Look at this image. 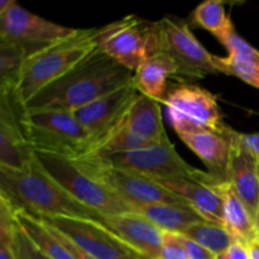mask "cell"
Listing matches in <instances>:
<instances>
[{"instance_id":"6da1fadb","label":"cell","mask_w":259,"mask_h":259,"mask_svg":"<svg viewBox=\"0 0 259 259\" xmlns=\"http://www.w3.org/2000/svg\"><path fill=\"white\" fill-rule=\"evenodd\" d=\"M134 73L96 48L67 73L25 103L24 110L60 109L75 113L133 80Z\"/></svg>"},{"instance_id":"7a4b0ae2","label":"cell","mask_w":259,"mask_h":259,"mask_svg":"<svg viewBox=\"0 0 259 259\" xmlns=\"http://www.w3.org/2000/svg\"><path fill=\"white\" fill-rule=\"evenodd\" d=\"M0 195L13 206L39 217H78L103 223L99 212L83 205L50 176L34 156L25 169L0 167Z\"/></svg>"},{"instance_id":"3957f363","label":"cell","mask_w":259,"mask_h":259,"mask_svg":"<svg viewBox=\"0 0 259 259\" xmlns=\"http://www.w3.org/2000/svg\"><path fill=\"white\" fill-rule=\"evenodd\" d=\"M98 28L77 29L75 34L47 46L27 58L17 88L10 95L23 108L42 89L72 70L98 48Z\"/></svg>"},{"instance_id":"277c9868","label":"cell","mask_w":259,"mask_h":259,"mask_svg":"<svg viewBox=\"0 0 259 259\" xmlns=\"http://www.w3.org/2000/svg\"><path fill=\"white\" fill-rule=\"evenodd\" d=\"M23 133L34 153L75 159L83 156L90 137L75 114L60 109L24 110L19 114Z\"/></svg>"},{"instance_id":"5b68a950","label":"cell","mask_w":259,"mask_h":259,"mask_svg":"<svg viewBox=\"0 0 259 259\" xmlns=\"http://www.w3.org/2000/svg\"><path fill=\"white\" fill-rule=\"evenodd\" d=\"M72 161L96 181L108 187L131 207L132 211L134 206L149 204H168L192 209L184 199L143 175L110 166L98 157H78Z\"/></svg>"},{"instance_id":"8992f818","label":"cell","mask_w":259,"mask_h":259,"mask_svg":"<svg viewBox=\"0 0 259 259\" xmlns=\"http://www.w3.org/2000/svg\"><path fill=\"white\" fill-rule=\"evenodd\" d=\"M96 43L99 50L134 73L147 58L159 52L157 22L128 15L98 28Z\"/></svg>"},{"instance_id":"52a82bcc","label":"cell","mask_w":259,"mask_h":259,"mask_svg":"<svg viewBox=\"0 0 259 259\" xmlns=\"http://www.w3.org/2000/svg\"><path fill=\"white\" fill-rule=\"evenodd\" d=\"M177 136L185 132L211 131L225 133L230 128L218 104L217 95L194 82L174 85L162 101Z\"/></svg>"},{"instance_id":"ba28073f","label":"cell","mask_w":259,"mask_h":259,"mask_svg":"<svg viewBox=\"0 0 259 259\" xmlns=\"http://www.w3.org/2000/svg\"><path fill=\"white\" fill-rule=\"evenodd\" d=\"M159 51L174 58L179 67L180 82L200 80L207 75L222 73L218 56L211 55L192 33L184 19L163 17L157 20Z\"/></svg>"},{"instance_id":"9c48e42d","label":"cell","mask_w":259,"mask_h":259,"mask_svg":"<svg viewBox=\"0 0 259 259\" xmlns=\"http://www.w3.org/2000/svg\"><path fill=\"white\" fill-rule=\"evenodd\" d=\"M35 156L52 179L75 199L99 212L101 217L132 211L125 202L81 169L72 159L46 153H35Z\"/></svg>"},{"instance_id":"30bf717a","label":"cell","mask_w":259,"mask_h":259,"mask_svg":"<svg viewBox=\"0 0 259 259\" xmlns=\"http://www.w3.org/2000/svg\"><path fill=\"white\" fill-rule=\"evenodd\" d=\"M108 164L118 168L128 169L152 180L187 177L195 179L202 174L196 167L187 163L179 153L168 137H164L158 143L142 147L124 153L113 156L98 157Z\"/></svg>"},{"instance_id":"8fae6325","label":"cell","mask_w":259,"mask_h":259,"mask_svg":"<svg viewBox=\"0 0 259 259\" xmlns=\"http://www.w3.org/2000/svg\"><path fill=\"white\" fill-rule=\"evenodd\" d=\"M37 219L57 229L95 259H143L98 220L78 217H39Z\"/></svg>"},{"instance_id":"7c38bea8","label":"cell","mask_w":259,"mask_h":259,"mask_svg":"<svg viewBox=\"0 0 259 259\" xmlns=\"http://www.w3.org/2000/svg\"><path fill=\"white\" fill-rule=\"evenodd\" d=\"M76 30L38 17L17 2L9 9L0 13V43L22 46L29 56L75 34Z\"/></svg>"},{"instance_id":"4fadbf2b","label":"cell","mask_w":259,"mask_h":259,"mask_svg":"<svg viewBox=\"0 0 259 259\" xmlns=\"http://www.w3.org/2000/svg\"><path fill=\"white\" fill-rule=\"evenodd\" d=\"M138 95V89L132 80L73 113L90 137L89 149L119 125Z\"/></svg>"},{"instance_id":"5bb4252c","label":"cell","mask_w":259,"mask_h":259,"mask_svg":"<svg viewBox=\"0 0 259 259\" xmlns=\"http://www.w3.org/2000/svg\"><path fill=\"white\" fill-rule=\"evenodd\" d=\"M153 181L184 199L205 220L224 225L222 192L224 182L218 181L209 172H202L195 179L174 177Z\"/></svg>"},{"instance_id":"9a60e30c","label":"cell","mask_w":259,"mask_h":259,"mask_svg":"<svg viewBox=\"0 0 259 259\" xmlns=\"http://www.w3.org/2000/svg\"><path fill=\"white\" fill-rule=\"evenodd\" d=\"M20 110L10 94L0 93V167L25 169L35 156L23 133Z\"/></svg>"},{"instance_id":"2e32d148","label":"cell","mask_w":259,"mask_h":259,"mask_svg":"<svg viewBox=\"0 0 259 259\" xmlns=\"http://www.w3.org/2000/svg\"><path fill=\"white\" fill-rule=\"evenodd\" d=\"M103 223L143 259H158L163 230L134 211L103 217Z\"/></svg>"},{"instance_id":"e0dca14e","label":"cell","mask_w":259,"mask_h":259,"mask_svg":"<svg viewBox=\"0 0 259 259\" xmlns=\"http://www.w3.org/2000/svg\"><path fill=\"white\" fill-rule=\"evenodd\" d=\"M235 132L234 129L230 132L232 149L228 167V182L255 220L259 207V159L240 146Z\"/></svg>"},{"instance_id":"ac0fdd59","label":"cell","mask_w":259,"mask_h":259,"mask_svg":"<svg viewBox=\"0 0 259 259\" xmlns=\"http://www.w3.org/2000/svg\"><path fill=\"white\" fill-rule=\"evenodd\" d=\"M230 132L217 133L211 131H194L179 134L181 141L204 162L207 172L222 182H228V167H229Z\"/></svg>"},{"instance_id":"d6986e66","label":"cell","mask_w":259,"mask_h":259,"mask_svg":"<svg viewBox=\"0 0 259 259\" xmlns=\"http://www.w3.org/2000/svg\"><path fill=\"white\" fill-rule=\"evenodd\" d=\"M159 104L139 93L124 118L126 131L146 146L158 143L167 137Z\"/></svg>"},{"instance_id":"ffe728a7","label":"cell","mask_w":259,"mask_h":259,"mask_svg":"<svg viewBox=\"0 0 259 259\" xmlns=\"http://www.w3.org/2000/svg\"><path fill=\"white\" fill-rule=\"evenodd\" d=\"M179 67L171 56L167 53H154L147 58L134 72L133 81L141 94L162 103L167 94V81L176 77Z\"/></svg>"},{"instance_id":"44dd1931","label":"cell","mask_w":259,"mask_h":259,"mask_svg":"<svg viewBox=\"0 0 259 259\" xmlns=\"http://www.w3.org/2000/svg\"><path fill=\"white\" fill-rule=\"evenodd\" d=\"M227 57H218L222 73L234 75L248 85L259 89V51L243 39L237 32L225 42Z\"/></svg>"},{"instance_id":"7402d4cb","label":"cell","mask_w":259,"mask_h":259,"mask_svg":"<svg viewBox=\"0 0 259 259\" xmlns=\"http://www.w3.org/2000/svg\"><path fill=\"white\" fill-rule=\"evenodd\" d=\"M223 192V224L239 242L248 244L259 237L254 218L244 202L234 192L229 182H224Z\"/></svg>"},{"instance_id":"603a6c76","label":"cell","mask_w":259,"mask_h":259,"mask_svg":"<svg viewBox=\"0 0 259 259\" xmlns=\"http://www.w3.org/2000/svg\"><path fill=\"white\" fill-rule=\"evenodd\" d=\"M133 211L147 218L163 232L179 233V234H182L191 225L205 220L201 215L192 209L168 204L139 205L133 207Z\"/></svg>"},{"instance_id":"cb8c5ba5","label":"cell","mask_w":259,"mask_h":259,"mask_svg":"<svg viewBox=\"0 0 259 259\" xmlns=\"http://www.w3.org/2000/svg\"><path fill=\"white\" fill-rule=\"evenodd\" d=\"M15 209V207H14ZM15 219L33 244L51 259H73L50 228L28 212L15 209Z\"/></svg>"},{"instance_id":"d4e9b609","label":"cell","mask_w":259,"mask_h":259,"mask_svg":"<svg viewBox=\"0 0 259 259\" xmlns=\"http://www.w3.org/2000/svg\"><path fill=\"white\" fill-rule=\"evenodd\" d=\"M192 23L214 34L223 46L235 32L227 3L222 0H206L197 5L192 13Z\"/></svg>"},{"instance_id":"484cf974","label":"cell","mask_w":259,"mask_h":259,"mask_svg":"<svg viewBox=\"0 0 259 259\" xmlns=\"http://www.w3.org/2000/svg\"><path fill=\"white\" fill-rule=\"evenodd\" d=\"M181 235L194 240L215 255L227 253L230 245L237 240L224 225L207 220L191 225Z\"/></svg>"},{"instance_id":"4316f807","label":"cell","mask_w":259,"mask_h":259,"mask_svg":"<svg viewBox=\"0 0 259 259\" xmlns=\"http://www.w3.org/2000/svg\"><path fill=\"white\" fill-rule=\"evenodd\" d=\"M28 57L29 53L22 46L0 43V93L14 91Z\"/></svg>"},{"instance_id":"83f0119b","label":"cell","mask_w":259,"mask_h":259,"mask_svg":"<svg viewBox=\"0 0 259 259\" xmlns=\"http://www.w3.org/2000/svg\"><path fill=\"white\" fill-rule=\"evenodd\" d=\"M12 245L17 259H51L33 244L32 240L19 227L18 222L13 233Z\"/></svg>"},{"instance_id":"f1b7e54d","label":"cell","mask_w":259,"mask_h":259,"mask_svg":"<svg viewBox=\"0 0 259 259\" xmlns=\"http://www.w3.org/2000/svg\"><path fill=\"white\" fill-rule=\"evenodd\" d=\"M158 259H189L184 235L179 233L163 232Z\"/></svg>"},{"instance_id":"f546056e","label":"cell","mask_w":259,"mask_h":259,"mask_svg":"<svg viewBox=\"0 0 259 259\" xmlns=\"http://www.w3.org/2000/svg\"><path fill=\"white\" fill-rule=\"evenodd\" d=\"M235 137H237V141L239 142V144L245 151H248L255 158L259 159V133L244 134L235 132Z\"/></svg>"},{"instance_id":"4dcf8cb0","label":"cell","mask_w":259,"mask_h":259,"mask_svg":"<svg viewBox=\"0 0 259 259\" xmlns=\"http://www.w3.org/2000/svg\"><path fill=\"white\" fill-rule=\"evenodd\" d=\"M185 244H186L189 259H214L215 258V254H212L211 252L205 249L204 247L197 244V243L194 242V240L185 238Z\"/></svg>"},{"instance_id":"1f68e13d","label":"cell","mask_w":259,"mask_h":259,"mask_svg":"<svg viewBox=\"0 0 259 259\" xmlns=\"http://www.w3.org/2000/svg\"><path fill=\"white\" fill-rule=\"evenodd\" d=\"M227 255L229 259H249L247 244L239 242V240H235L228 249Z\"/></svg>"},{"instance_id":"d6a6232c","label":"cell","mask_w":259,"mask_h":259,"mask_svg":"<svg viewBox=\"0 0 259 259\" xmlns=\"http://www.w3.org/2000/svg\"><path fill=\"white\" fill-rule=\"evenodd\" d=\"M249 259H259V237L247 244Z\"/></svg>"},{"instance_id":"836d02e7","label":"cell","mask_w":259,"mask_h":259,"mask_svg":"<svg viewBox=\"0 0 259 259\" xmlns=\"http://www.w3.org/2000/svg\"><path fill=\"white\" fill-rule=\"evenodd\" d=\"M214 259H229V258H228L227 253H224V254H218V255H215Z\"/></svg>"},{"instance_id":"e575fe53","label":"cell","mask_w":259,"mask_h":259,"mask_svg":"<svg viewBox=\"0 0 259 259\" xmlns=\"http://www.w3.org/2000/svg\"><path fill=\"white\" fill-rule=\"evenodd\" d=\"M255 225H257V230H258V234H259V207H258V211H257V217H255Z\"/></svg>"},{"instance_id":"d590c367","label":"cell","mask_w":259,"mask_h":259,"mask_svg":"<svg viewBox=\"0 0 259 259\" xmlns=\"http://www.w3.org/2000/svg\"><path fill=\"white\" fill-rule=\"evenodd\" d=\"M258 175H259V162H258Z\"/></svg>"}]
</instances>
